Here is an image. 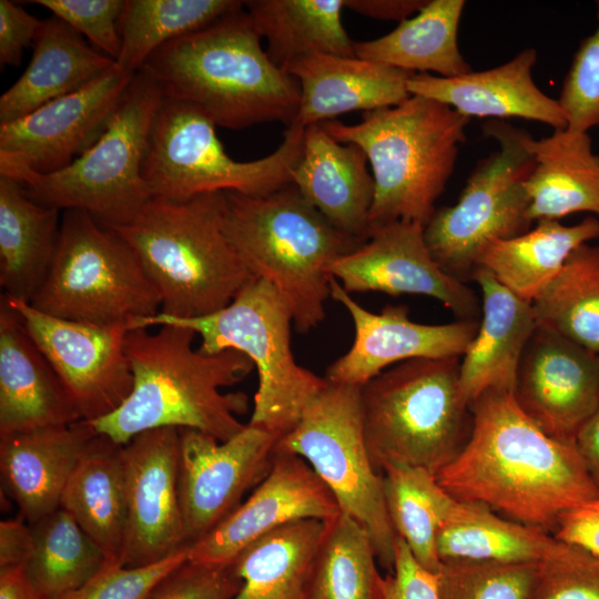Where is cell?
Masks as SVG:
<instances>
[{
  "instance_id": "6da1fadb",
  "label": "cell",
  "mask_w": 599,
  "mask_h": 599,
  "mask_svg": "<svg viewBox=\"0 0 599 599\" xmlns=\"http://www.w3.org/2000/svg\"><path fill=\"white\" fill-rule=\"evenodd\" d=\"M470 408L467 443L436 474L456 500L484 505L549 532L562 514L599 498L575 443L546 434L512 393L487 390Z\"/></svg>"
},
{
  "instance_id": "7a4b0ae2",
  "label": "cell",
  "mask_w": 599,
  "mask_h": 599,
  "mask_svg": "<svg viewBox=\"0 0 599 599\" xmlns=\"http://www.w3.org/2000/svg\"><path fill=\"white\" fill-rule=\"evenodd\" d=\"M195 336L194 331L176 325H162L154 333L128 331L125 352L133 388L118 409L89 422L95 432L121 446L161 427L196 429L220 440L238 434L246 424L237 416L247 413L248 397L221 389L242 382L254 364L235 349L202 354L193 348Z\"/></svg>"
},
{
  "instance_id": "3957f363",
  "label": "cell",
  "mask_w": 599,
  "mask_h": 599,
  "mask_svg": "<svg viewBox=\"0 0 599 599\" xmlns=\"http://www.w3.org/2000/svg\"><path fill=\"white\" fill-rule=\"evenodd\" d=\"M244 1L211 24L174 39L146 60L164 98L193 105L231 130L296 119L298 81L261 45Z\"/></svg>"
},
{
  "instance_id": "277c9868",
  "label": "cell",
  "mask_w": 599,
  "mask_h": 599,
  "mask_svg": "<svg viewBox=\"0 0 599 599\" xmlns=\"http://www.w3.org/2000/svg\"><path fill=\"white\" fill-rule=\"evenodd\" d=\"M470 119L439 101L410 95L362 113L357 124L321 123L336 141L359 146L375 182L369 232L397 222L425 226L453 175Z\"/></svg>"
},
{
  "instance_id": "5b68a950",
  "label": "cell",
  "mask_w": 599,
  "mask_h": 599,
  "mask_svg": "<svg viewBox=\"0 0 599 599\" xmlns=\"http://www.w3.org/2000/svg\"><path fill=\"white\" fill-rule=\"evenodd\" d=\"M224 202V193L152 197L132 222L110 227L138 256L160 296L161 314H212L255 280L226 236Z\"/></svg>"
},
{
  "instance_id": "8992f818",
  "label": "cell",
  "mask_w": 599,
  "mask_h": 599,
  "mask_svg": "<svg viewBox=\"0 0 599 599\" xmlns=\"http://www.w3.org/2000/svg\"><path fill=\"white\" fill-rule=\"evenodd\" d=\"M226 236L255 278L286 302L305 334L325 318L329 267L362 241L334 227L292 184L270 194L224 193Z\"/></svg>"
},
{
  "instance_id": "52a82bcc",
  "label": "cell",
  "mask_w": 599,
  "mask_h": 599,
  "mask_svg": "<svg viewBox=\"0 0 599 599\" xmlns=\"http://www.w3.org/2000/svg\"><path fill=\"white\" fill-rule=\"evenodd\" d=\"M459 358L409 359L361 387L365 443L378 474L409 466L436 475L464 448L473 413L459 386Z\"/></svg>"
},
{
  "instance_id": "ba28073f",
  "label": "cell",
  "mask_w": 599,
  "mask_h": 599,
  "mask_svg": "<svg viewBox=\"0 0 599 599\" xmlns=\"http://www.w3.org/2000/svg\"><path fill=\"white\" fill-rule=\"evenodd\" d=\"M163 92L142 68L134 73L99 140L68 166L48 174L19 170L8 175L38 203L80 210L100 224L132 222L152 199L142 175L154 116Z\"/></svg>"
},
{
  "instance_id": "9c48e42d",
  "label": "cell",
  "mask_w": 599,
  "mask_h": 599,
  "mask_svg": "<svg viewBox=\"0 0 599 599\" xmlns=\"http://www.w3.org/2000/svg\"><path fill=\"white\" fill-rule=\"evenodd\" d=\"M176 325L201 337L199 351L215 355L226 349L244 353L254 364L258 387L248 424L278 439L298 423L327 379L298 365L291 348L293 315L277 291L255 278L224 308L195 318L163 315L135 322L130 329ZM129 329V331H130Z\"/></svg>"
},
{
  "instance_id": "30bf717a",
  "label": "cell",
  "mask_w": 599,
  "mask_h": 599,
  "mask_svg": "<svg viewBox=\"0 0 599 599\" xmlns=\"http://www.w3.org/2000/svg\"><path fill=\"white\" fill-rule=\"evenodd\" d=\"M62 319L128 329L161 312L160 296L132 247L80 210H65L44 283L29 303Z\"/></svg>"
},
{
  "instance_id": "8fae6325",
  "label": "cell",
  "mask_w": 599,
  "mask_h": 599,
  "mask_svg": "<svg viewBox=\"0 0 599 599\" xmlns=\"http://www.w3.org/2000/svg\"><path fill=\"white\" fill-rule=\"evenodd\" d=\"M216 125L191 104L163 98L142 166L152 197L183 201L210 193L270 194L291 183L305 128L293 122L271 154L241 162L225 151Z\"/></svg>"
},
{
  "instance_id": "7c38bea8",
  "label": "cell",
  "mask_w": 599,
  "mask_h": 599,
  "mask_svg": "<svg viewBox=\"0 0 599 599\" xmlns=\"http://www.w3.org/2000/svg\"><path fill=\"white\" fill-rule=\"evenodd\" d=\"M498 150L477 163L454 205L436 209L424 226L427 247L449 275L471 278L484 247L530 229L525 181L535 166L531 135L501 120L483 124Z\"/></svg>"
},
{
  "instance_id": "4fadbf2b",
  "label": "cell",
  "mask_w": 599,
  "mask_h": 599,
  "mask_svg": "<svg viewBox=\"0 0 599 599\" xmlns=\"http://www.w3.org/2000/svg\"><path fill=\"white\" fill-rule=\"evenodd\" d=\"M275 451L300 456L313 468L339 509L366 529L378 564L393 572L397 536L383 475L374 469L365 443L361 387L328 382L277 440Z\"/></svg>"
},
{
  "instance_id": "5bb4252c",
  "label": "cell",
  "mask_w": 599,
  "mask_h": 599,
  "mask_svg": "<svg viewBox=\"0 0 599 599\" xmlns=\"http://www.w3.org/2000/svg\"><path fill=\"white\" fill-rule=\"evenodd\" d=\"M24 328L68 390L83 420L118 409L133 388L125 352L128 328L101 327L44 314L4 294Z\"/></svg>"
},
{
  "instance_id": "9a60e30c",
  "label": "cell",
  "mask_w": 599,
  "mask_h": 599,
  "mask_svg": "<svg viewBox=\"0 0 599 599\" xmlns=\"http://www.w3.org/2000/svg\"><path fill=\"white\" fill-rule=\"evenodd\" d=\"M277 440L248 423L227 440L180 428L179 495L189 545L230 516L244 494L264 479Z\"/></svg>"
},
{
  "instance_id": "2e32d148",
  "label": "cell",
  "mask_w": 599,
  "mask_h": 599,
  "mask_svg": "<svg viewBox=\"0 0 599 599\" xmlns=\"http://www.w3.org/2000/svg\"><path fill=\"white\" fill-rule=\"evenodd\" d=\"M134 74L116 64L82 88L0 124V175L59 171L104 132Z\"/></svg>"
},
{
  "instance_id": "e0dca14e",
  "label": "cell",
  "mask_w": 599,
  "mask_h": 599,
  "mask_svg": "<svg viewBox=\"0 0 599 599\" xmlns=\"http://www.w3.org/2000/svg\"><path fill=\"white\" fill-rule=\"evenodd\" d=\"M122 454L126 529L120 562L142 567L189 545L179 495L180 428L140 433Z\"/></svg>"
},
{
  "instance_id": "ac0fdd59",
  "label": "cell",
  "mask_w": 599,
  "mask_h": 599,
  "mask_svg": "<svg viewBox=\"0 0 599 599\" xmlns=\"http://www.w3.org/2000/svg\"><path fill=\"white\" fill-rule=\"evenodd\" d=\"M329 274L347 293L419 294L436 298L458 319H475L477 296L432 256L424 226L397 221L369 232L356 250L332 263Z\"/></svg>"
},
{
  "instance_id": "d6986e66",
  "label": "cell",
  "mask_w": 599,
  "mask_h": 599,
  "mask_svg": "<svg viewBox=\"0 0 599 599\" xmlns=\"http://www.w3.org/2000/svg\"><path fill=\"white\" fill-rule=\"evenodd\" d=\"M333 494L300 456L275 451L270 471L230 516L189 546V561L230 566L247 546L271 531L304 519L338 515Z\"/></svg>"
},
{
  "instance_id": "ffe728a7",
  "label": "cell",
  "mask_w": 599,
  "mask_h": 599,
  "mask_svg": "<svg viewBox=\"0 0 599 599\" xmlns=\"http://www.w3.org/2000/svg\"><path fill=\"white\" fill-rule=\"evenodd\" d=\"M331 297L348 312L355 336L351 348L326 369L333 384L362 387L387 368L415 358L461 357L479 322L457 319L438 325L416 323L406 305H386L380 313L365 309L337 280H329Z\"/></svg>"
},
{
  "instance_id": "44dd1931",
  "label": "cell",
  "mask_w": 599,
  "mask_h": 599,
  "mask_svg": "<svg viewBox=\"0 0 599 599\" xmlns=\"http://www.w3.org/2000/svg\"><path fill=\"white\" fill-rule=\"evenodd\" d=\"M512 394L546 434L573 441L599 406V354L537 327L522 354Z\"/></svg>"
},
{
  "instance_id": "7402d4cb",
  "label": "cell",
  "mask_w": 599,
  "mask_h": 599,
  "mask_svg": "<svg viewBox=\"0 0 599 599\" xmlns=\"http://www.w3.org/2000/svg\"><path fill=\"white\" fill-rule=\"evenodd\" d=\"M537 51L526 48L498 67L443 78L429 73H414L408 79V91L445 103L471 118H522L550 125L567 128V118L558 100L548 97L536 84L532 70Z\"/></svg>"
},
{
  "instance_id": "603a6c76",
  "label": "cell",
  "mask_w": 599,
  "mask_h": 599,
  "mask_svg": "<svg viewBox=\"0 0 599 599\" xmlns=\"http://www.w3.org/2000/svg\"><path fill=\"white\" fill-rule=\"evenodd\" d=\"M83 420L59 376L0 300V435Z\"/></svg>"
},
{
  "instance_id": "cb8c5ba5",
  "label": "cell",
  "mask_w": 599,
  "mask_h": 599,
  "mask_svg": "<svg viewBox=\"0 0 599 599\" xmlns=\"http://www.w3.org/2000/svg\"><path fill=\"white\" fill-rule=\"evenodd\" d=\"M367 163L356 144L336 141L321 123L308 125L291 183L334 227L365 242L375 194Z\"/></svg>"
},
{
  "instance_id": "d4e9b609",
  "label": "cell",
  "mask_w": 599,
  "mask_h": 599,
  "mask_svg": "<svg viewBox=\"0 0 599 599\" xmlns=\"http://www.w3.org/2000/svg\"><path fill=\"white\" fill-rule=\"evenodd\" d=\"M98 433L87 420L0 435L4 490L32 525L60 508L67 484Z\"/></svg>"
},
{
  "instance_id": "484cf974",
  "label": "cell",
  "mask_w": 599,
  "mask_h": 599,
  "mask_svg": "<svg viewBox=\"0 0 599 599\" xmlns=\"http://www.w3.org/2000/svg\"><path fill=\"white\" fill-rule=\"evenodd\" d=\"M300 83L294 122L303 128L354 112L397 105L409 98L412 74L358 57L314 53L286 68Z\"/></svg>"
},
{
  "instance_id": "4316f807",
  "label": "cell",
  "mask_w": 599,
  "mask_h": 599,
  "mask_svg": "<svg viewBox=\"0 0 599 599\" xmlns=\"http://www.w3.org/2000/svg\"><path fill=\"white\" fill-rule=\"evenodd\" d=\"M471 280L480 287L481 318L459 364V386L469 405L490 389L514 393L522 354L537 328L532 303L484 268H476Z\"/></svg>"
},
{
  "instance_id": "83f0119b",
  "label": "cell",
  "mask_w": 599,
  "mask_h": 599,
  "mask_svg": "<svg viewBox=\"0 0 599 599\" xmlns=\"http://www.w3.org/2000/svg\"><path fill=\"white\" fill-rule=\"evenodd\" d=\"M114 64L67 22L57 17L42 20L27 69L0 97V124L82 88Z\"/></svg>"
},
{
  "instance_id": "f1b7e54d",
  "label": "cell",
  "mask_w": 599,
  "mask_h": 599,
  "mask_svg": "<svg viewBox=\"0 0 599 599\" xmlns=\"http://www.w3.org/2000/svg\"><path fill=\"white\" fill-rule=\"evenodd\" d=\"M529 146L535 158L525 181L529 221H559L580 212L599 219V154L589 133L554 130L539 140L531 136Z\"/></svg>"
},
{
  "instance_id": "f546056e",
  "label": "cell",
  "mask_w": 599,
  "mask_h": 599,
  "mask_svg": "<svg viewBox=\"0 0 599 599\" xmlns=\"http://www.w3.org/2000/svg\"><path fill=\"white\" fill-rule=\"evenodd\" d=\"M59 212L32 200L17 181L0 175V285L4 295L31 303L41 288L58 248Z\"/></svg>"
},
{
  "instance_id": "4dcf8cb0",
  "label": "cell",
  "mask_w": 599,
  "mask_h": 599,
  "mask_svg": "<svg viewBox=\"0 0 599 599\" xmlns=\"http://www.w3.org/2000/svg\"><path fill=\"white\" fill-rule=\"evenodd\" d=\"M60 507L75 519L108 560L120 561L126 529L122 446L97 434L80 457Z\"/></svg>"
},
{
  "instance_id": "1f68e13d",
  "label": "cell",
  "mask_w": 599,
  "mask_h": 599,
  "mask_svg": "<svg viewBox=\"0 0 599 599\" xmlns=\"http://www.w3.org/2000/svg\"><path fill=\"white\" fill-rule=\"evenodd\" d=\"M598 237L599 219L592 215L572 225L541 220L518 236L487 244L476 261V268L488 271L515 295L532 303L569 255Z\"/></svg>"
},
{
  "instance_id": "d6a6232c",
  "label": "cell",
  "mask_w": 599,
  "mask_h": 599,
  "mask_svg": "<svg viewBox=\"0 0 599 599\" xmlns=\"http://www.w3.org/2000/svg\"><path fill=\"white\" fill-rule=\"evenodd\" d=\"M464 0H428L412 18L387 34L355 41V55L410 73L443 78L471 70L458 45Z\"/></svg>"
},
{
  "instance_id": "836d02e7",
  "label": "cell",
  "mask_w": 599,
  "mask_h": 599,
  "mask_svg": "<svg viewBox=\"0 0 599 599\" xmlns=\"http://www.w3.org/2000/svg\"><path fill=\"white\" fill-rule=\"evenodd\" d=\"M566 547L546 530L506 519L484 505L459 500L436 539L440 561L544 562Z\"/></svg>"
},
{
  "instance_id": "e575fe53",
  "label": "cell",
  "mask_w": 599,
  "mask_h": 599,
  "mask_svg": "<svg viewBox=\"0 0 599 599\" xmlns=\"http://www.w3.org/2000/svg\"><path fill=\"white\" fill-rule=\"evenodd\" d=\"M244 8L278 68L314 53L355 57L342 21L344 0H247Z\"/></svg>"
},
{
  "instance_id": "d590c367",
  "label": "cell",
  "mask_w": 599,
  "mask_h": 599,
  "mask_svg": "<svg viewBox=\"0 0 599 599\" xmlns=\"http://www.w3.org/2000/svg\"><path fill=\"white\" fill-rule=\"evenodd\" d=\"M325 521H293L255 540L231 564L241 579L232 599H306Z\"/></svg>"
},
{
  "instance_id": "8d00e7d4",
  "label": "cell",
  "mask_w": 599,
  "mask_h": 599,
  "mask_svg": "<svg viewBox=\"0 0 599 599\" xmlns=\"http://www.w3.org/2000/svg\"><path fill=\"white\" fill-rule=\"evenodd\" d=\"M366 529L341 511L325 521L306 599H383L385 577Z\"/></svg>"
},
{
  "instance_id": "74e56055",
  "label": "cell",
  "mask_w": 599,
  "mask_h": 599,
  "mask_svg": "<svg viewBox=\"0 0 599 599\" xmlns=\"http://www.w3.org/2000/svg\"><path fill=\"white\" fill-rule=\"evenodd\" d=\"M382 475L386 509L396 536L424 569L436 575L441 565L437 534L456 499L440 486L436 475L424 468L387 466Z\"/></svg>"
},
{
  "instance_id": "f35d334b",
  "label": "cell",
  "mask_w": 599,
  "mask_h": 599,
  "mask_svg": "<svg viewBox=\"0 0 599 599\" xmlns=\"http://www.w3.org/2000/svg\"><path fill=\"white\" fill-rule=\"evenodd\" d=\"M30 527L34 545L24 570L40 599H59L78 589L108 560L101 548L61 507Z\"/></svg>"
},
{
  "instance_id": "ab89813d",
  "label": "cell",
  "mask_w": 599,
  "mask_h": 599,
  "mask_svg": "<svg viewBox=\"0 0 599 599\" xmlns=\"http://www.w3.org/2000/svg\"><path fill=\"white\" fill-rule=\"evenodd\" d=\"M242 3L234 0H125L118 21L121 50L115 64L134 74L163 44L211 24Z\"/></svg>"
},
{
  "instance_id": "60d3db41",
  "label": "cell",
  "mask_w": 599,
  "mask_h": 599,
  "mask_svg": "<svg viewBox=\"0 0 599 599\" xmlns=\"http://www.w3.org/2000/svg\"><path fill=\"white\" fill-rule=\"evenodd\" d=\"M532 307L537 327L599 354V245L577 247Z\"/></svg>"
},
{
  "instance_id": "b9f144b4",
  "label": "cell",
  "mask_w": 599,
  "mask_h": 599,
  "mask_svg": "<svg viewBox=\"0 0 599 599\" xmlns=\"http://www.w3.org/2000/svg\"><path fill=\"white\" fill-rule=\"evenodd\" d=\"M540 562L444 560L437 599H531Z\"/></svg>"
},
{
  "instance_id": "7bdbcfd3",
  "label": "cell",
  "mask_w": 599,
  "mask_h": 599,
  "mask_svg": "<svg viewBox=\"0 0 599 599\" xmlns=\"http://www.w3.org/2000/svg\"><path fill=\"white\" fill-rule=\"evenodd\" d=\"M596 8L598 26L580 42L557 99L567 128L581 132L599 128V0Z\"/></svg>"
},
{
  "instance_id": "ee69618b",
  "label": "cell",
  "mask_w": 599,
  "mask_h": 599,
  "mask_svg": "<svg viewBox=\"0 0 599 599\" xmlns=\"http://www.w3.org/2000/svg\"><path fill=\"white\" fill-rule=\"evenodd\" d=\"M189 546L142 567H128L120 561L106 560L89 581L59 599H148L169 572L189 559Z\"/></svg>"
},
{
  "instance_id": "f6af8a7d",
  "label": "cell",
  "mask_w": 599,
  "mask_h": 599,
  "mask_svg": "<svg viewBox=\"0 0 599 599\" xmlns=\"http://www.w3.org/2000/svg\"><path fill=\"white\" fill-rule=\"evenodd\" d=\"M531 599H599V559L567 544L560 554L540 562Z\"/></svg>"
},
{
  "instance_id": "bcb514c9",
  "label": "cell",
  "mask_w": 599,
  "mask_h": 599,
  "mask_svg": "<svg viewBox=\"0 0 599 599\" xmlns=\"http://www.w3.org/2000/svg\"><path fill=\"white\" fill-rule=\"evenodd\" d=\"M30 3L47 8L53 17L85 35L100 51L114 61L121 50L118 21L122 0H35Z\"/></svg>"
},
{
  "instance_id": "7dc6e473",
  "label": "cell",
  "mask_w": 599,
  "mask_h": 599,
  "mask_svg": "<svg viewBox=\"0 0 599 599\" xmlns=\"http://www.w3.org/2000/svg\"><path fill=\"white\" fill-rule=\"evenodd\" d=\"M241 583L232 565L210 566L186 560L169 572L148 599H232Z\"/></svg>"
},
{
  "instance_id": "c3c4849f",
  "label": "cell",
  "mask_w": 599,
  "mask_h": 599,
  "mask_svg": "<svg viewBox=\"0 0 599 599\" xmlns=\"http://www.w3.org/2000/svg\"><path fill=\"white\" fill-rule=\"evenodd\" d=\"M383 599H437L436 575L424 569L398 537L394 570L385 577Z\"/></svg>"
},
{
  "instance_id": "681fc988",
  "label": "cell",
  "mask_w": 599,
  "mask_h": 599,
  "mask_svg": "<svg viewBox=\"0 0 599 599\" xmlns=\"http://www.w3.org/2000/svg\"><path fill=\"white\" fill-rule=\"evenodd\" d=\"M41 26L42 20L21 6L0 0V63L18 67L24 49L34 42Z\"/></svg>"
},
{
  "instance_id": "f907efd6",
  "label": "cell",
  "mask_w": 599,
  "mask_h": 599,
  "mask_svg": "<svg viewBox=\"0 0 599 599\" xmlns=\"http://www.w3.org/2000/svg\"><path fill=\"white\" fill-rule=\"evenodd\" d=\"M554 536L599 559V498L562 514Z\"/></svg>"
},
{
  "instance_id": "816d5d0a",
  "label": "cell",
  "mask_w": 599,
  "mask_h": 599,
  "mask_svg": "<svg viewBox=\"0 0 599 599\" xmlns=\"http://www.w3.org/2000/svg\"><path fill=\"white\" fill-rule=\"evenodd\" d=\"M34 545L30 525L19 519H7L0 522V568L24 566Z\"/></svg>"
},
{
  "instance_id": "f5cc1de1",
  "label": "cell",
  "mask_w": 599,
  "mask_h": 599,
  "mask_svg": "<svg viewBox=\"0 0 599 599\" xmlns=\"http://www.w3.org/2000/svg\"><path fill=\"white\" fill-rule=\"evenodd\" d=\"M428 0H344L358 14L383 21L402 22L415 16Z\"/></svg>"
},
{
  "instance_id": "db71d44e",
  "label": "cell",
  "mask_w": 599,
  "mask_h": 599,
  "mask_svg": "<svg viewBox=\"0 0 599 599\" xmlns=\"http://www.w3.org/2000/svg\"><path fill=\"white\" fill-rule=\"evenodd\" d=\"M573 443L589 475L599 488V406L580 426Z\"/></svg>"
},
{
  "instance_id": "11a10c76",
  "label": "cell",
  "mask_w": 599,
  "mask_h": 599,
  "mask_svg": "<svg viewBox=\"0 0 599 599\" xmlns=\"http://www.w3.org/2000/svg\"><path fill=\"white\" fill-rule=\"evenodd\" d=\"M0 599H40L27 577L24 566L0 568Z\"/></svg>"
}]
</instances>
